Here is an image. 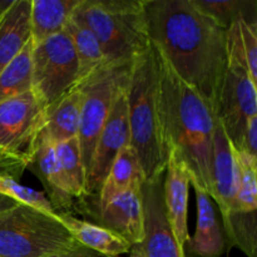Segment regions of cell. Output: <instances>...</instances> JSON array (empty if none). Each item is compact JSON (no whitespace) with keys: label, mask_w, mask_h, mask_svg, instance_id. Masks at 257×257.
<instances>
[{"label":"cell","mask_w":257,"mask_h":257,"mask_svg":"<svg viewBox=\"0 0 257 257\" xmlns=\"http://www.w3.org/2000/svg\"><path fill=\"white\" fill-rule=\"evenodd\" d=\"M131 67L132 63L107 64L80 84L84 90V99L77 138L85 175L89 170L97 140L109 115L115 94L120 85L128 80Z\"/></svg>","instance_id":"9c48e42d"},{"label":"cell","mask_w":257,"mask_h":257,"mask_svg":"<svg viewBox=\"0 0 257 257\" xmlns=\"http://www.w3.org/2000/svg\"><path fill=\"white\" fill-rule=\"evenodd\" d=\"M58 161L62 168L63 176L67 182L68 190L73 198L84 197L85 193V175L84 165H83L82 156H80L79 143L78 138L65 141V142L55 145Z\"/></svg>","instance_id":"d4e9b609"},{"label":"cell","mask_w":257,"mask_h":257,"mask_svg":"<svg viewBox=\"0 0 257 257\" xmlns=\"http://www.w3.org/2000/svg\"><path fill=\"white\" fill-rule=\"evenodd\" d=\"M78 246L58 213L18 203L0 215V257H49Z\"/></svg>","instance_id":"5b68a950"},{"label":"cell","mask_w":257,"mask_h":257,"mask_svg":"<svg viewBox=\"0 0 257 257\" xmlns=\"http://www.w3.org/2000/svg\"><path fill=\"white\" fill-rule=\"evenodd\" d=\"M160 103L168 152L173 151L187 166L191 186H198L211 196L217 117L203 98L176 75L162 57Z\"/></svg>","instance_id":"7a4b0ae2"},{"label":"cell","mask_w":257,"mask_h":257,"mask_svg":"<svg viewBox=\"0 0 257 257\" xmlns=\"http://www.w3.org/2000/svg\"><path fill=\"white\" fill-rule=\"evenodd\" d=\"M58 218L79 245L104 257H118L130 253L132 246L123 238L100 225L80 220L68 212H58Z\"/></svg>","instance_id":"ac0fdd59"},{"label":"cell","mask_w":257,"mask_h":257,"mask_svg":"<svg viewBox=\"0 0 257 257\" xmlns=\"http://www.w3.org/2000/svg\"><path fill=\"white\" fill-rule=\"evenodd\" d=\"M79 0H32L30 33L33 44L64 32Z\"/></svg>","instance_id":"44dd1931"},{"label":"cell","mask_w":257,"mask_h":257,"mask_svg":"<svg viewBox=\"0 0 257 257\" xmlns=\"http://www.w3.org/2000/svg\"><path fill=\"white\" fill-rule=\"evenodd\" d=\"M65 30L72 38L79 65V85L107 65L102 47L92 30L75 18H70Z\"/></svg>","instance_id":"7402d4cb"},{"label":"cell","mask_w":257,"mask_h":257,"mask_svg":"<svg viewBox=\"0 0 257 257\" xmlns=\"http://www.w3.org/2000/svg\"><path fill=\"white\" fill-rule=\"evenodd\" d=\"M163 180V202L173 235L181 246L185 245L188 233V195L191 178L187 166L173 151L168 152Z\"/></svg>","instance_id":"4fadbf2b"},{"label":"cell","mask_w":257,"mask_h":257,"mask_svg":"<svg viewBox=\"0 0 257 257\" xmlns=\"http://www.w3.org/2000/svg\"><path fill=\"white\" fill-rule=\"evenodd\" d=\"M49 257H104V256L99 255V253L94 252V251L79 245L78 247H75L74 250H70V251H67V252L58 253V255H53Z\"/></svg>","instance_id":"4dcf8cb0"},{"label":"cell","mask_w":257,"mask_h":257,"mask_svg":"<svg viewBox=\"0 0 257 257\" xmlns=\"http://www.w3.org/2000/svg\"><path fill=\"white\" fill-rule=\"evenodd\" d=\"M240 166V183L232 211L252 212L257 210V158L236 150Z\"/></svg>","instance_id":"4316f807"},{"label":"cell","mask_w":257,"mask_h":257,"mask_svg":"<svg viewBox=\"0 0 257 257\" xmlns=\"http://www.w3.org/2000/svg\"><path fill=\"white\" fill-rule=\"evenodd\" d=\"M73 18L97 37L107 64H130L150 44L145 0H79Z\"/></svg>","instance_id":"277c9868"},{"label":"cell","mask_w":257,"mask_h":257,"mask_svg":"<svg viewBox=\"0 0 257 257\" xmlns=\"http://www.w3.org/2000/svg\"><path fill=\"white\" fill-rule=\"evenodd\" d=\"M237 150L243 151L251 157L257 158V117H252L247 120L241 146Z\"/></svg>","instance_id":"f546056e"},{"label":"cell","mask_w":257,"mask_h":257,"mask_svg":"<svg viewBox=\"0 0 257 257\" xmlns=\"http://www.w3.org/2000/svg\"><path fill=\"white\" fill-rule=\"evenodd\" d=\"M130 78V77H128ZM127 82L118 89L105 124L97 140L85 178V193L97 195L120 151L131 145L127 109Z\"/></svg>","instance_id":"30bf717a"},{"label":"cell","mask_w":257,"mask_h":257,"mask_svg":"<svg viewBox=\"0 0 257 257\" xmlns=\"http://www.w3.org/2000/svg\"><path fill=\"white\" fill-rule=\"evenodd\" d=\"M32 50L30 39L24 49L0 72V102L32 90Z\"/></svg>","instance_id":"cb8c5ba5"},{"label":"cell","mask_w":257,"mask_h":257,"mask_svg":"<svg viewBox=\"0 0 257 257\" xmlns=\"http://www.w3.org/2000/svg\"><path fill=\"white\" fill-rule=\"evenodd\" d=\"M238 183L240 166L236 148L217 120L213 136L212 190L210 197L212 198L213 203L217 205L222 218L232 211L237 196Z\"/></svg>","instance_id":"7c38bea8"},{"label":"cell","mask_w":257,"mask_h":257,"mask_svg":"<svg viewBox=\"0 0 257 257\" xmlns=\"http://www.w3.org/2000/svg\"><path fill=\"white\" fill-rule=\"evenodd\" d=\"M99 211V225L119 236L128 245H140L145 237L142 187L120 193Z\"/></svg>","instance_id":"5bb4252c"},{"label":"cell","mask_w":257,"mask_h":257,"mask_svg":"<svg viewBox=\"0 0 257 257\" xmlns=\"http://www.w3.org/2000/svg\"><path fill=\"white\" fill-rule=\"evenodd\" d=\"M17 205H18V202H15V201L10 200V198L5 197V196L0 195V215H2V213H4L5 211L13 208L14 206H17Z\"/></svg>","instance_id":"1f68e13d"},{"label":"cell","mask_w":257,"mask_h":257,"mask_svg":"<svg viewBox=\"0 0 257 257\" xmlns=\"http://www.w3.org/2000/svg\"><path fill=\"white\" fill-rule=\"evenodd\" d=\"M128 257H145V255H143V252H142V250H141V247H140V245H136V246H133L132 248H131V251H130V253H128Z\"/></svg>","instance_id":"d6a6232c"},{"label":"cell","mask_w":257,"mask_h":257,"mask_svg":"<svg viewBox=\"0 0 257 257\" xmlns=\"http://www.w3.org/2000/svg\"><path fill=\"white\" fill-rule=\"evenodd\" d=\"M32 0H12L0 13V72L32 39Z\"/></svg>","instance_id":"e0dca14e"},{"label":"cell","mask_w":257,"mask_h":257,"mask_svg":"<svg viewBox=\"0 0 257 257\" xmlns=\"http://www.w3.org/2000/svg\"><path fill=\"white\" fill-rule=\"evenodd\" d=\"M28 168H30L39 178L44 187V195L55 211L65 210L72 205L73 196L70 195L63 176L55 152V145L50 142L43 133H40L37 150Z\"/></svg>","instance_id":"2e32d148"},{"label":"cell","mask_w":257,"mask_h":257,"mask_svg":"<svg viewBox=\"0 0 257 257\" xmlns=\"http://www.w3.org/2000/svg\"><path fill=\"white\" fill-rule=\"evenodd\" d=\"M8 3H9V2H0V13H2L3 10H4V8L7 7Z\"/></svg>","instance_id":"836d02e7"},{"label":"cell","mask_w":257,"mask_h":257,"mask_svg":"<svg viewBox=\"0 0 257 257\" xmlns=\"http://www.w3.org/2000/svg\"><path fill=\"white\" fill-rule=\"evenodd\" d=\"M227 69L216 117L233 147L241 146L247 120L257 117V83L251 78L243 54L238 23L228 28Z\"/></svg>","instance_id":"8992f818"},{"label":"cell","mask_w":257,"mask_h":257,"mask_svg":"<svg viewBox=\"0 0 257 257\" xmlns=\"http://www.w3.org/2000/svg\"><path fill=\"white\" fill-rule=\"evenodd\" d=\"M142 167L131 146L120 151L110 166L98 192V208L132 188H141L145 183Z\"/></svg>","instance_id":"ffe728a7"},{"label":"cell","mask_w":257,"mask_h":257,"mask_svg":"<svg viewBox=\"0 0 257 257\" xmlns=\"http://www.w3.org/2000/svg\"><path fill=\"white\" fill-rule=\"evenodd\" d=\"M145 18L161 57L216 114L227 69V30L191 0H145Z\"/></svg>","instance_id":"6da1fadb"},{"label":"cell","mask_w":257,"mask_h":257,"mask_svg":"<svg viewBox=\"0 0 257 257\" xmlns=\"http://www.w3.org/2000/svg\"><path fill=\"white\" fill-rule=\"evenodd\" d=\"M197 200V223L195 235L183 245L185 257H220L225 252L226 237L218 220L215 203L205 190L192 186Z\"/></svg>","instance_id":"9a60e30c"},{"label":"cell","mask_w":257,"mask_h":257,"mask_svg":"<svg viewBox=\"0 0 257 257\" xmlns=\"http://www.w3.org/2000/svg\"><path fill=\"white\" fill-rule=\"evenodd\" d=\"M160 75V53L150 42L133 60L127 83L130 146L140 161L146 182L163 177L168 158L161 117Z\"/></svg>","instance_id":"3957f363"},{"label":"cell","mask_w":257,"mask_h":257,"mask_svg":"<svg viewBox=\"0 0 257 257\" xmlns=\"http://www.w3.org/2000/svg\"><path fill=\"white\" fill-rule=\"evenodd\" d=\"M191 2L202 14L210 18L218 27L225 30H228V28L241 20L250 24H257L256 2H245V0H226V2L191 0Z\"/></svg>","instance_id":"603a6c76"},{"label":"cell","mask_w":257,"mask_h":257,"mask_svg":"<svg viewBox=\"0 0 257 257\" xmlns=\"http://www.w3.org/2000/svg\"><path fill=\"white\" fill-rule=\"evenodd\" d=\"M78 85L79 65L67 30L33 44L32 90L45 112Z\"/></svg>","instance_id":"ba28073f"},{"label":"cell","mask_w":257,"mask_h":257,"mask_svg":"<svg viewBox=\"0 0 257 257\" xmlns=\"http://www.w3.org/2000/svg\"><path fill=\"white\" fill-rule=\"evenodd\" d=\"M163 177L142 186L145 237L140 243L145 257H185L168 222L163 202Z\"/></svg>","instance_id":"8fae6325"},{"label":"cell","mask_w":257,"mask_h":257,"mask_svg":"<svg viewBox=\"0 0 257 257\" xmlns=\"http://www.w3.org/2000/svg\"><path fill=\"white\" fill-rule=\"evenodd\" d=\"M238 27L248 72L253 82L257 83V24L241 20L238 22Z\"/></svg>","instance_id":"f1b7e54d"},{"label":"cell","mask_w":257,"mask_h":257,"mask_svg":"<svg viewBox=\"0 0 257 257\" xmlns=\"http://www.w3.org/2000/svg\"><path fill=\"white\" fill-rule=\"evenodd\" d=\"M47 112L33 90L0 102V162L13 170L30 165Z\"/></svg>","instance_id":"52a82bcc"},{"label":"cell","mask_w":257,"mask_h":257,"mask_svg":"<svg viewBox=\"0 0 257 257\" xmlns=\"http://www.w3.org/2000/svg\"><path fill=\"white\" fill-rule=\"evenodd\" d=\"M226 242L237 246L247 257H256V211H231L222 218Z\"/></svg>","instance_id":"484cf974"},{"label":"cell","mask_w":257,"mask_h":257,"mask_svg":"<svg viewBox=\"0 0 257 257\" xmlns=\"http://www.w3.org/2000/svg\"><path fill=\"white\" fill-rule=\"evenodd\" d=\"M0 195L22 205L30 206L43 212L50 213V215L57 213L44 193L22 185L15 180L14 176L9 173L0 172Z\"/></svg>","instance_id":"83f0119b"},{"label":"cell","mask_w":257,"mask_h":257,"mask_svg":"<svg viewBox=\"0 0 257 257\" xmlns=\"http://www.w3.org/2000/svg\"><path fill=\"white\" fill-rule=\"evenodd\" d=\"M83 99L84 90L82 85H78L48 110L42 133L50 142L57 145L78 137Z\"/></svg>","instance_id":"d6986e66"}]
</instances>
